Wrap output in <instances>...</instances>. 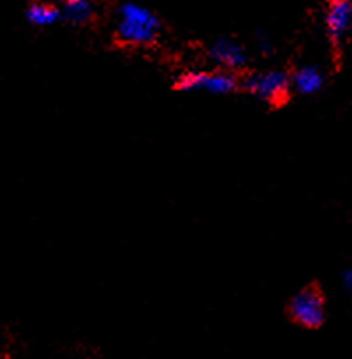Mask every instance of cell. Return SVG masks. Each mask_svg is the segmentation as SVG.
Wrapping results in <instances>:
<instances>
[{
  "mask_svg": "<svg viewBox=\"0 0 352 359\" xmlns=\"http://www.w3.org/2000/svg\"><path fill=\"white\" fill-rule=\"evenodd\" d=\"M291 317L305 327H319L324 323L323 296L316 289H303L289 305Z\"/></svg>",
  "mask_w": 352,
  "mask_h": 359,
  "instance_id": "cell-4",
  "label": "cell"
},
{
  "mask_svg": "<svg viewBox=\"0 0 352 359\" xmlns=\"http://www.w3.org/2000/svg\"><path fill=\"white\" fill-rule=\"evenodd\" d=\"M94 15L88 0H67L64 6V18L72 25H83Z\"/></svg>",
  "mask_w": 352,
  "mask_h": 359,
  "instance_id": "cell-9",
  "label": "cell"
},
{
  "mask_svg": "<svg viewBox=\"0 0 352 359\" xmlns=\"http://www.w3.org/2000/svg\"><path fill=\"white\" fill-rule=\"evenodd\" d=\"M161 22L148 8L134 2H126L119 9L116 37L120 43L130 46H147L157 39Z\"/></svg>",
  "mask_w": 352,
  "mask_h": 359,
  "instance_id": "cell-1",
  "label": "cell"
},
{
  "mask_svg": "<svg viewBox=\"0 0 352 359\" xmlns=\"http://www.w3.org/2000/svg\"><path fill=\"white\" fill-rule=\"evenodd\" d=\"M208 57L217 67H220L222 71H240L241 67H245L248 60V55L245 51V48L241 46L238 41L227 39V37H222V39H217L215 43L210 46Z\"/></svg>",
  "mask_w": 352,
  "mask_h": 359,
  "instance_id": "cell-5",
  "label": "cell"
},
{
  "mask_svg": "<svg viewBox=\"0 0 352 359\" xmlns=\"http://www.w3.org/2000/svg\"><path fill=\"white\" fill-rule=\"evenodd\" d=\"M255 46H257V50L261 51L262 55H270L271 51H273V44H271V41L268 39L266 36H259L257 39H255Z\"/></svg>",
  "mask_w": 352,
  "mask_h": 359,
  "instance_id": "cell-10",
  "label": "cell"
},
{
  "mask_svg": "<svg viewBox=\"0 0 352 359\" xmlns=\"http://www.w3.org/2000/svg\"><path fill=\"white\" fill-rule=\"evenodd\" d=\"M326 29L331 41L340 43L352 30V2H333L327 9Z\"/></svg>",
  "mask_w": 352,
  "mask_h": 359,
  "instance_id": "cell-6",
  "label": "cell"
},
{
  "mask_svg": "<svg viewBox=\"0 0 352 359\" xmlns=\"http://www.w3.org/2000/svg\"><path fill=\"white\" fill-rule=\"evenodd\" d=\"M243 86L248 94L270 104H278L287 97L291 79L280 69L255 71L243 79Z\"/></svg>",
  "mask_w": 352,
  "mask_h": 359,
  "instance_id": "cell-2",
  "label": "cell"
},
{
  "mask_svg": "<svg viewBox=\"0 0 352 359\" xmlns=\"http://www.w3.org/2000/svg\"><path fill=\"white\" fill-rule=\"evenodd\" d=\"M345 282H347L348 287L352 289V269H351V271H348V273H347V277H345Z\"/></svg>",
  "mask_w": 352,
  "mask_h": 359,
  "instance_id": "cell-11",
  "label": "cell"
},
{
  "mask_svg": "<svg viewBox=\"0 0 352 359\" xmlns=\"http://www.w3.org/2000/svg\"><path fill=\"white\" fill-rule=\"evenodd\" d=\"M238 86L236 78L231 72L222 71H191L176 78V88L182 92L205 90L208 94L226 95L234 92Z\"/></svg>",
  "mask_w": 352,
  "mask_h": 359,
  "instance_id": "cell-3",
  "label": "cell"
},
{
  "mask_svg": "<svg viewBox=\"0 0 352 359\" xmlns=\"http://www.w3.org/2000/svg\"><path fill=\"white\" fill-rule=\"evenodd\" d=\"M62 13L55 6L46 4V2H36L27 11V20L36 27H50L60 20Z\"/></svg>",
  "mask_w": 352,
  "mask_h": 359,
  "instance_id": "cell-8",
  "label": "cell"
},
{
  "mask_svg": "<svg viewBox=\"0 0 352 359\" xmlns=\"http://www.w3.org/2000/svg\"><path fill=\"white\" fill-rule=\"evenodd\" d=\"M292 88L302 95H312L317 94L324 85V76L313 65H303L298 71L292 74L291 78Z\"/></svg>",
  "mask_w": 352,
  "mask_h": 359,
  "instance_id": "cell-7",
  "label": "cell"
},
{
  "mask_svg": "<svg viewBox=\"0 0 352 359\" xmlns=\"http://www.w3.org/2000/svg\"><path fill=\"white\" fill-rule=\"evenodd\" d=\"M333 2H348V0H333Z\"/></svg>",
  "mask_w": 352,
  "mask_h": 359,
  "instance_id": "cell-12",
  "label": "cell"
}]
</instances>
